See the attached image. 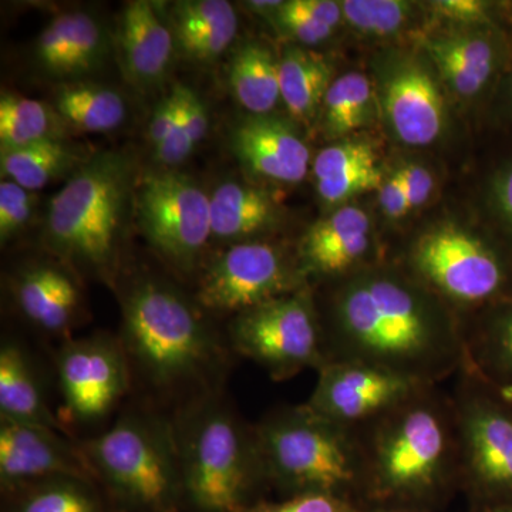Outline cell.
<instances>
[{
  "instance_id": "obj_1",
  "label": "cell",
  "mask_w": 512,
  "mask_h": 512,
  "mask_svg": "<svg viewBox=\"0 0 512 512\" xmlns=\"http://www.w3.org/2000/svg\"><path fill=\"white\" fill-rule=\"evenodd\" d=\"M319 313L326 363H367L439 386L466 362L461 320L402 268L377 264L330 282Z\"/></svg>"
},
{
  "instance_id": "obj_2",
  "label": "cell",
  "mask_w": 512,
  "mask_h": 512,
  "mask_svg": "<svg viewBox=\"0 0 512 512\" xmlns=\"http://www.w3.org/2000/svg\"><path fill=\"white\" fill-rule=\"evenodd\" d=\"M356 431L365 461L360 507L431 512L460 490L453 402L439 386Z\"/></svg>"
},
{
  "instance_id": "obj_3",
  "label": "cell",
  "mask_w": 512,
  "mask_h": 512,
  "mask_svg": "<svg viewBox=\"0 0 512 512\" xmlns=\"http://www.w3.org/2000/svg\"><path fill=\"white\" fill-rule=\"evenodd\" d=\"M121 346L131 380L156 402L177 409L222 392L232 350L171 286L138 282L124 299Z\"/></svg>"
},
{
  "instance_id": "obj_4",
  "label": "cell",
  "mask_w": 512,
  "mask_h": 512,
  "mask_svg": "<svg viewBox=\"0 0 512 512\" xmlns=\"http://www.w3.org/2000/svg\"><path fill=\"white\" fill-rule=\"evenodd\" d=\"M175 443L185 505L197 512H241L268 487L254 426H248L222 392L175 410Z\"/></svg>"
},
{
  "instance_id": "obj_5",
  "label": "cell",
  "mask_w": 512,
  "mask_h": 512,
  "mask_svg": "<svg viewBox=\"0 0 512 512\" xmlns=\"http://www.w3.org/2000/svg\"><path fill=\"white\" fill-rule=\"evenodd\" d=\"M254 430L268 487L286 497L336 495L360 507L365 461L356 430L306 403L272 410Z\"/></svg>"
},
{
  "instance_id": "obj_6",
  "label": "cell",
  "mask_w": 512,
  "mask_h": 512,
  "mask_svg": "<svg viewBox=\"0 0 512 512\" xmlns=\"http://www.w3.org/2000/svg\"><path fill=\"white\" fill-rule=\"evenodd\" d=\"M79 444L117 510H183V473L171 419L148 407H134L110 429Z\"/></svg>"
},
{
  "instance_id": "obj_7",
  "label": "cell",
  "mask_w": 512,
  "mask_h": 512,
  "mask_svg": "<svg viewBox=\"0 0 512 512\" xmlns=\"http://www.w3.org/2000/svg\"><path fill=\"white\" fill-rule=\"evenodd\" d=\"M402 269L463 326L512 291V251L503 239L454 224L436 225L414 239Z\"/></svg>"
},
{
  "instance_id": "obj_8",
  "label": "cell",
  "mask_w": 512,
  "mask_h": 512,
  "mask_svg": "<svg viewBox=\"0 0 512 512\" xmlns=\"http://www.w3.org/2000/svg\"><path fill=\"white\" fill-rule=\"evenodd\" d=\"M128 170L113 153L83 164L52 198L46 234L63 258L106 272L113 265Z\"/></svg>"
},
{
  "instance_id": "obj_9",
  "label": "cell",
  "mask_w": 512,
  "mask_h": 512,
  "mask_svg": "<svg viewBox=\"0 0 512 512\" xmlns=\"http://www.w3.org/2000/svg\"><path fill=\"white\" fill-rule=\"evenodd\" d=\"M456 417L460 490L477 512L512 504V403L471 370L458 372Z\"/></svg>"
},
{
  "instance_id": "obj_10",
  "label": "cell",
  "mask_w": 512,
  "mask_h": 512,
  "mask_svg": "<svg viewBox=\"0 0 512 512\" xmlns=\"http://www.w3.org/2000/svg\"><path fill=\"white\" fill-rule=\"evenodd\" d=\"M228 346L247 357L276 382L325 365L322 322L309 286L237 313Z\"/></svg>"
},
{
  "instance_id": "obj_11",
  "label": "cell",
  "mask_w": 512,
  "mask_h": 512,
  "mask_svg": "<svg viewBox=\"0 0 512 512\" xmlns=\"http://www.w3.org/2000/svg\"><path fill=\"white\" fill-rule=\"evenodd\" d=\"M308 286L298 258L264 241L229 247L198 282L197 302L212 312L241 313Z\"/></svg>"
},
{
  "instance_id": "obj_12",
  "label": "cell",
  "mask_w": 512,
  "mask_h": 512,
  "mask_svg": "<svg viewBox=\"0 0 512 512\" xmlns=\"http://www.w3.org/2000/svg\"><path fill=\"white\" fill-rule=\"evenodd\" d=\"M136 208L150 244L180 268H190L212 237L211 198L185 175H147Z\"/></svg>"
},
{
  "instance_id": "obj_13",
  "label": "cell",
  "mask_w": 512,
  "mask_h": 512,
  "mask_svg": "<svg viewBox=\"0 0 512 512\" xmlns=\"http://www.w3.org/2000/svg\"><path fill=\"white\" fill-rule=\"evenodd\" d=\"M56 363L67 419L77 423L103 419L133 383L120 339L110 336L67 340Z\"/></svg>"
},
{
  "instance_id": "obj_14",
  "label": "cell",
  "mask_w": 512,
  "mask_h": 512,
  "mask_svg": "<svg viewBox=\"0 0 512 512\" xmlns=\"http://www.w3.org/2000/svg\"><path fill=\"white\" fill-rule=\"evenodd\" d=\"M423 384L360 362H328L308 406L339 426L359 430L419 392Z\"/></svg>"
},
{
  "instance_id": "obj_15",
  "label": "cell",
  "mask_w": 512,
  "mask_h": 512,
  "mask_svg": "<svg viewBox=\"0 0 512 512\" xmlns=\"http://www.w3.org/2000/svg\"><path fill=\"white\" fill-rule=\"evenodd\" d=\"M60 476L97 483L79 440L50 427L0 419L2 493L19 485Z\"/></svg>"
},
{
  "instance_id": "obj_16",
  "label": "cell",
  "mask_w": 512,
  "mask_h": 512,
  "mask_svg": "<svg viewBox=\"0 0 512 512\" xmlns=\"http://www.w3.org/2000/svg\"><path fill=\"white\" fill-rule=\"evenodd\" d=\"M380 104L403 144L431 146L446 127V104L436 77L413 57L389 62L380 76Z\"/></svg>"
},
{
  "instance_id": "obj_17",
  "label": "cell",
  "mask_w": 512,
  "mask_h": 512,
  "mask_svg": "<svg viewBox=\"0 0 512 512\" xmlns=\"http://www.w3.org/2000/svg\"><path fill=\"white\" fill-rule=\"evenodd\" d=\"M426 49L448 89L466 100L477 99L501 83L511 60L510 42L500 26L433 36Z\"/></svg>"
},
{
  "instance_id": "obj_18",
  "label": "cell",
  "mask_w": 512,
  "mask_h": 512,
  "mask_svg": "<svg viewBox=\"0 0 512 512\" xmlns=\"http://www.w3.org/2000/svg\"><path fill=\"white\" fill-rule=\"evenodd\" d=\"M372 252L369 217L362 208L345 205L306 232L296 258L306 281L319 278L330 284L377 265L370 261Z\"/></svg>"
},
{
  "instance_id": "obj_19",
  "label": "cell",
  "mask_w": 512,
  "mask_h": 512,
  "mask_svg": "<svg viewBox=\"0 0 512 512\" xmlns=\"http://www.w3.org/2000/svg\"><path fill=\"white\" fill-rule=\"evenodd\" d=\"M232 148L251 173L278 183H299L311 163L309 148L291 124L269 114L241 121L232 133Z\"/></svg>"
},
{
  "instance_id": "obj_20",
  "label": "cell",
  "mask_w": 512,
  "mask_h": 512,
  "mask_svg": "<svg viewBox=\"0 0 512 512\" xmlns=\"http://www.w3.org/2000/svg\"><path fill=\"white\" fill-rule=\"evenodd\" d=\"M464 369L512 402V291L464 323Z\"/></svg>"
},
{
  "instance_id": "obj_21",
  "label": "cell",
  "mask_w": 512,
  "mask_h": 512,
  "mask_svg": "<svg viewBox=\"0 0 512 512\" xmlns=\"http://www.w3.org/2000/svg\"><path fill=\"white\" fill-rule=\"evenodd\" d=\"M13 293L23 315L47 333L66 335L76 323L79 286L62 269L30 266L15 279Z\"/></svg>"
},
{
  "instance_id": "obj_22",
  "label": "cell",
  "mask_w": 512,
  "mask_h": 512,
  "mask_svg": "<svg viewBox=\"0 0 512 512\" xmlns=\"http://www.w3.org/2000/svg\"><path fill=\"white\" fill-rule=\"evenodd\" d=\"M173 35L146 0L128 3L121 16L120 52L126 72L141 84L164 76L173 56Z\"/></svg>"
},
{
  "instance_id": "obj_23",
  "label": "cell",
  "mask_w": 512,
  "mask_h": 512,
  "mask_svg": "<svg viewBox=\"0 0 512 512\" xmlns=\"http://www.w3.org/2000/svg\"><path fill=\"white\" fill-rule=\"evenodd\" d=\"M0 419L50 427L70 436V429L50 409L29 357L16 343L0 349Z\"/></svg>"
},
{
  "instance_id": "obj_24",
  "label": "cell",
  "mask_w": 512,
  "mask_h": 512,
  "mask_svg": "<svg viewBox=\"0 0 512 512\" xmlns=\"http://www.w3.org/2000/svg\"><path fill=\"white\" fill-rule=\"evenodd\" d=\"M3 495V512H114L103 488L79 477H50Z\"/></svg>"
},
{
  "instance_id": "obj_25",
  "label": "cell",
  "mask_w": 512,
  "mask_h": 512,
  "mask_svg": "<svg viewBox=\"0 0 512 512\" xmlns=\"http://www.w3.org/2000/svg\"><path fill=\"white\" fill-rule=\"evenodd\" d=\"M275 220L274 201L258 188L225 183L212 194V237L245 242L271 228Z\"/></svg>"
},
{
  "instance_id": "obj_26",
  "label": "cell",
  "mask_w": 512,
  "mask_h": 512,
  "mask_svg": "<svg viewBox=\"0 0 512 512\" xmlns=\"http://www.w3.org/2000/svg\"><path fill=\"white\" fill-rule=\"evenodd\" d=\"M333 80L332 66L318 53L291 47L279 60L281 100L293 119L303 123L322 109Z\"/></svg>"
},
{
  "instance_id": "obj_27",
  "label": "cell",
  "mask_w": 512,
  "mask_h": 512,
  "mask_svg": "<svg viewBox=\"0 0 512 512\" xmlns=\"http://www.w3.org/2000/svg\"><path fill=\"white\" fill-rule=\"evenodd\" d=\"M229 86L252 116H266L281 100L278 60L268 47L249 43L232 60Z\"/></svg>"
},
{
  "instance_id": "obj_28",
  "label": "cell",
  "mask_w": 512,
  "mask_h": 512,
  "mask_svg": "<svg viewBox=\"0 0 512 512\" xmlns=\"http://www.w3.org/2000/svg\"><path fill=\"white\" fill-rule=\"evenodd\" d=\"M376 96L363 73L350 72L333 80L322 106L325 133L340 138L369 126L376 116Z\"/></svg>"
},
{
  "instance_id": "obj_29",
  "label": "cell",
  "mask_w": 512,
  "mask_h": 512,
  "mask_svg": "<svg viewBox=\"0 0 512 512\" xmlns=\"http://www.w3.org/2000/svg\"><path fill=\"white\" fill-rule=\"evenodd\" d=\"M79 163L76 151L56 138H47L18 150L5 151L0 158L3 177L30 192L42 190L53 178Z\"/></svg>"
},
{
  "instance_id": "obj_30",
  "label": "cell",
  "mask_w": 512,
  "mask_h": 512,
  "mask_svg": "<svg viewBox=\"0 0 512 512\" xmlns=\"http://www.w3.org/2000/svg\"><path fill=\"white\" fill-rule=\"evenodd\" d=\"M57 111L82 130L101 133L119 127L126 104L119 93L97 86H73L57 96Z\"/></svg>"
},
{
  "instance_id": "obj_31",
  "label": "cell",
  "mask_w": 512,
  "mask_h": 512,
  "mask_svg": "<svg viewBox=\"0 0 512 512\" xmlns=\"http://www.w3.org/2000/svg\"><path fill=\"white\" fill-rule=\"evenodd\" d=\"M53 136L52 113L40 101L16 94L0 99V146L2 153L28 147Z\"/></svg>"
},
{
  "instance_id": "obj_32",
  "label": "cell",
  "mask_w": 512,
  "mask_h": 512,
  "mask_svg": "<svg viewBox=\"0 0 512 512\" xmlns=\"http://www.w3.org/2000/svg\"><path fill=\"white\" fill-rule=\"evenodd\" d=\"M343 19L360 33L389 36L412 18L413 5L403 0H345L340 2Z\"/></svg>"
},
{
  "instance_id": "obj_33",
  "label": "cell",
  "mask_w": 512,
  "mask_h": 512,
  "mask_svg": "<svg viewBox=\"0 0 512 512\" xmlns=\"http://www.w3.org/2000/svg\"><path fill=\"white\" fill-rule=\"evenodd\" d=\"M376 165L375 147L369 141L349 138L319 151L313 163V174L319 183Z\"/></svg>"
},
{
  "instance_id": "obj_34",
  "label": "cell",
  "mask_w": 512,
  "mask_h": 512,
  "mask_svg": "<svg viewBox=\"0 0 512 512\" xmlns=\"http://www.w3.org/2000/svg\"><path fill=\"white\" fill-rule=\"evenodd\" d=\"M103 49V35L96 20L87 13H72V37L66 73L77 74L92 69Z\"/></svg>"
},
{
  "instance_id": "obj_35",
  "label": "cell",
  "mask_w": 512,
  "mask_h": 512,
  "mask_svg": "<svg viewBox=\"0 0 512 512\" xmlns=\"http://www.w3.org/2000/svg\"><path fill=\"white\" fill-rule=\"evenodd\" d=\"M487 207L500 239L512 251V158L491 174L487 187Z\"/></svg>"
},
{
  "instance_id": "obj_36",
  "label": "cell",
  "mask_w": 512,
  "mask_h": 512,
  "mask_svg": "<svg viewBox=\"0 0 512 512\" xmlns=\"http://www.w3.org/2000/svg\"><path fill=\"white\" fill-rule=\"evenodd\" d=\"M238 18L225 0H190L174 6L175 35L184 36L208 26Z\"/></svg>"
},
{
  "instance_id": "obj_37",
  "label": "cell",
  "mask_w": 512,
  "mask_h": 512,
  "mask_svg": "<svg viewBox=\"0 0 512 512\" xmlns=\"http://www.w3.org/2000/svg\"><path fill=\"white\" fill-rule=\"evenodd\" d=\"M274 18L286 35L305 46H316L326 42L335 29L320 22L303 6L302 0L284 2Z\"/></svg>"
},
{
  "instance_id": "obj_38",
  "label": "cell",
  "mask_w": 512,
  "mask_h": 512,
  "mask_svg": "<svg viewBox=\"0 0 512 512\" xmlns=\"http://www.w3.org/2000/svg\"><path fill=\"white\" fill-rule=\"evenodd\" d=\"M238 32V18L177 37L184 55L200 62H211L220 57L234 42Z\"/></svg>"
},
{
  "instance_id": "obj_39",
  "label": "cell",
  "mask_w": 512,
  "mask_h": 512,
  "mask_svg": "<svg viewBox=\"0 0 512 512\" xmlns=\"http://www.w3.org/2000/svg\"><path fill=\"white\" fill-rule=\"evenodd\" d=\"M33 212L32 192L13 181L0 184V238L8 241L22 231Z\"/></svg>"
},
{
  "instance_id": "obj_40",
  "label": "cell",
  "mask_w": 512,
  "mask_h": 512,
  "mask_svg": "<svg viewBox=\"0 0 512 512\" xmlns=\"http://www.w3.org/2000/svg\"><path fill=\"white\" fill-rule=\"evenodd\" d=\"M72 37V13L57 16L39 37L37 56L49 72L66 73Z\"/></svg>"
},
{
  "instance_id": "obj_41",
  "label": "cell",
  "mask_w": 512,
  "mask_h": 512,
  "mask_svg": "<svg viewBox=\"0 0 512 512\" xmlns=\"http://www.w3.org/2000/svg\"><path fill=\"white\" fill-rule=\"evenodd\" d=\"M383 174L379 165L376 167L362 168L332 180L319 181L316 183L320 198L329 204H339L355 197L363 192L377 190L382 187Z\"/></svg>"
},
{
  "instance_id": "obj_42",
  "label": "cell",
  "mask_w": 512,
  "mask_h": 512,
  "mask_svg": "<svg viewBox=\"0 0 512 512\" xmlns=\"http://www.w3.org/2000/svg\"><path fill=\"white\" fill-rule=\"evenodd\" d=\"M356 505L330 494H301L286 497L279 503L259 500L241 512H353Z\"/></svg>"
},
{
  "instance_id": "obj_43",
  "label": "cell",
  "mask_w": 512,
  "mask_h": 512,
  "mask_svg": "<svg viewBox=\"0 0 512 512\" xmlns=\"http://www.w3.org/2000/svg\"><path fill=\"white\" fill-rule=\"evenodd\" d=\"M441 18L466 25V28L498 26L495 22V3L483 0H441L431 3Z\"/></svg>"
},
{
  "instance_id": "obj_44",
  "label": "cell",
  "mask_w": 512,
  "mask_h": 512,
  "mask_svg": "<svg viewBox=\"0 0 512 512\" xmlns=\"http://www.w3.org/2000/svg\"><path fill=\"white\" fill-rule=\"evenodd\" d=\"M178 111H180V89L177 84L173 92L158 103L148 124V138L154 148L160 147L170 136L177 121Z\"/></svg>"
},
{
  "instance_id": "obj_45",
  "label": "cell",
  "mask_w": 512,
  "mask_h": 512,
  "mask_svg": "<svg viewBox=\"0 0 512 512\" xmlns=\"http://www.w3.org/2000/svg\"><path fill=\"white\" fill-rule=\"evenodd\" d=\"M410 210H416L430 200L434 191V178L427 168L420 164H406L399 168Z\"/></svg>"
},
{
  "instance_id": "obj_46",
  "label": "cell",
  "mask_w": 512,
  "mask_h": 512,
  "mask_svg": "<svg viewBox=\"0 0 512 512\" xmlns=\"http://www.w3.org/2000/svg\"><path fill=\"white\" fill-rule=\"evenodd\" d=\"M379 204L384 214L390 218H402L412 211L399 171L384 181L379 188Z\"/></svg>"
},
{
  "instance_id": "obj_47",
  "label": "cell",
  "mask_w": 512,
  "mask_h": 512,
  "mask_svg": "<svg viewBox=\"0 0 512 512\" xmlns=\"http://www.w3.org/2000/svg\"><path fill=\"white\" fill-rule=\"evenodd\" d=\"M181 101H183V109L185 117H187L188 128L195 146L204 140L208 133V113L207 107L204 106L200 96L192 92L188 87L180 84Z\"/></svg>"
},
{
  "instance_id": "obj_48",
  "label": "cell",
  "mask_w": 512,
  "mask_h": 512,
  "mask_svg": "<svg viewBox=\"0 0 512 512\" xmlns=\"http://www.w3.org/2000/svg\"><path fill=\"white\" fill-rule=\"evenodd\" d=\"M501 110L505 119L512 123V66L504 74L500 83Z\"/></svg>"
},
{
  "instance_id": "obj_49",
  "label": "cell",
  "mask_w": 512,
  "mask_h": 512,
  "mask_svg": "<svg viewBox=\"0 0 512 512\" xmlns=\"http://www.w3.org/2000/svg\"><path fill=\"white\" fill-rule=\"evenodd\" d=\"M248 8L255 10V12L262 13V15H269L274 18L275 13L281 9V6L284 5V2H248Z\"/></svg>"
},
{
  "instance_id": "obj_50",
  "label": "cell",
  "mask_w": 512,
  "mask_h": 512,
  "mask_svg": "<svg viewBox=\"0 0 512 512\" xmlns=\"http://www.w3.org/2000/svg\"><path fill=\"white\" fill-rule=\"evenodd\" d=\"M353 512H421L412 510H399V508H376V507H357Z\"/></svg>"
},
{
  "instance_id": "obj_51",
  "label": "cell",
  "mask_w": 512,
  "mask_h": 512,
  "mask_svg": "<svg viewBox=\"0 0 512 512\" xmlns=\"http://www.w3.org/2000/svg\"><path fill=\"white\" fill-rule=\"evenodd\" d=\"M478 512H512V504L497 505V507L487 508V510Z\"/></svg>"
},
{
  "instance_id": "obj_52",
  "label": "cell",
  "mask_w": 512,
  "mask_h": 512,
  "mask_svg": "<svg viewBox=\"0 0 512 512\" xmlns=\"http://www.w3.org/2000/svg\"><path fill=\"white\" fill-rule=\"evenodd\" d=\"M505 18H508L510 20V25L512 28V3L510 5L505 6Z\"/></svg>"
},
{
  "instance_id": "obj_53",
  "label": "cell",
  "mask_w": 512,
  "mask_h": 512,
  "mask_svg": "<svg viewBox=\"0 0 512 512\" xmlns=\"http://www.w3.org/2000/svg\"><path fill=\"white\" fill-rule=\"evenodd\" d=\"M512 403V402H511Z\"/></svg>"
}]
</instances>
